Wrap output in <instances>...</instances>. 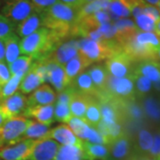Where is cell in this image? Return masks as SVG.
<instances>
[{
  "mask_svg": "<svg viewBox=\"0 0 160 160\" xmlns=\"http://www.w3.org/2000/svg\"><path fill=\"white\" fill-rule=\"evenodd\" d=\"M65 40L56 32L41 27L32 34L21 39V53L32 56L34 60L44 59L51 54Z\"/></svg>",
  "mask_w": 160,
  "mask_h": 160,
  "instance_id": "obj_1",
  "label": "cell"
},
{
  "mask_svg": "<svg viewBox=\"0 0 160 160\" xmlns=\"http://www.w3.org/2000/svg\"><path fill=\"white\" fill-rule=\"evenodd\" d=\"M159 48L160 40L154 32L140 30L122 46L123 52L135 63L149 60L158 61Z\"/></svg>",
  "mask_w": 160,
  "mask_h": 160,
  "instance_id": "obj_2",
  "label": "cell"
},
{
  "mask_svg": "<svg viewBox=\"0 0 160 160\" xmlns=\"http://www.w3.org/2000/svg\"><path fill=\"white\" fill-rule=\"evenodd\" d=\"M78 10L57 2L41 12L43 27L56 32L67 39L70 38V30L77 22Z\"/></svg>",
  "mask_w": 160,
  "mask_h": 160,
  "instance_id": "obj_3",
  "label": "cell"
},
{
  "mask_svg": "<svg viewBox=\"0 0 160 160\" xmlns=\"http://www.w3.org/2000/svg\"><path fill=\"white\" fill-rule=\"evenodd\" d=\"M123 50L117 41H94L82 38L78 40V51L92 62L106 61Z\"/></svg>",
  "mask_w": 160,
  "mask_h": 160,
  "instance_id": "obj_4",
  "label": "cell"
},
{
  "mask_svg": "<svg viewBox=\"0 0 160 160\" xmlns=\"http://www.w3.org/2000/svg\"><path fill=\"white\" fill-rule=\"evenodd\" d=\"M102 92L120 102H129L135 94L133 77L114 78L109 76L105 89Z\"/></svg>",
  "mask_w": 160,
  "mask_h": 160,
  "instance_id": "obj_5",
  "label": "cell"
},
{
  "mask_svg": "<svg viewBox=\"0 0 160 160\" xmlns=\"http://www.w3.org/2000/svg\"><path fill=\"white\" fill-rule=\"evenodd\" d=\"M29 120L24 117H16L6 120L0 132L1 146L12 145L22 141V135L28 127Z\"/></svg>",
  "mask_w": 160,
  "mask_h": 160,
  "instance_id": "obj_6",
  "label": "cell"
},
{
  "mask_svg": "<svg viewBox=\"0 0 160 160\" xmlns=\"http://www.w3.org/2000/svg\"><path fill=\"white\" fill-rule=\"evenodd\" d=\"M135 62L123 50L105 61L104 66L109 76L114 78H130L134 76Z\"/></svg>",
  "mask_w": 160,
  "mask_h": 160,
  "instance_id": "obj_7",
  "label": "cell"
},
{
  "mask_svg": "<svg viewBox=\"0 0 160 160\" xmlns=\"http://www.w3.org/2000/svg\"><path fill=\"white\" fill-rule=\"evenodd\" d=\"M35 12L30 0H4L2 15L17 25Z\"/></svg>",
  "mask_w": 160,
  "mask_h": 160,
  "instance_id": "obj_8",
  "label": "cell"
},
{
  "mask_svg": "<svg viewBox=\"0 0 160 160\" xmlns=\"http://www.w3.org/2000/svg\"><path fill=\"white\" fill-rule=\"evenodd\" d=\"M37 140H22L0 148V160H29Z\"/></svg>",
  "mask_w": 160,
  "mask_h": 160,
  "instance_id": "obj_9",
  "label": "cell"
},
{
  "mask_svg": "<svg viewBox=\"0 0 160 160\" xmlns=\"http://www.w3.org/2000/svg\"><path fill=\"white\" fill-rule=\"evenodd\" d=\"M0 109L7 119L23 117L28 109V99L21 92H15L10 97L0 102Z\"/></svg>",
  "mask_w": 160,
  "mask_h": 160,
  "instance_id": "obj_10",
  "label": "cell"
},
{
  "mask_svg": "<svg viewBox=\"0 0 160 160\" xmlns=\"http://www.w3.org/2000/svg\"><path fill=\"white\" fill-rule=\"evenodd\" d=\"M61 144L50 138L37 140L29 160H53Z\"/></svg>",
  "mask_w": 160,
  "mask_h": 160,
  "instance_id": "obj_11",
  "label": "cell"
},
{
  "mask_svg": "<svg viewBox=\"0 0 160 160\" xmlns=\"http://www.w3.org/2000/svg\"><path fill=\"white\" fill-rule=\"evenodd\" d=\"M78 40L64 41L47 57L53 62L64 66L78 53Z\"/></svg>",
  "mask_w": 160,
  "mask_h": 160,
  "instance_id": "obj_12",
  "label": "cell"
},
{
  "mask_svg": "<svg viewBox=\"0 0 160 160\" xmlns=\"http://www.w3.org/2000/svg\"><path fill=\"white\" fill-rule=\"evenodd\" d=\"M43 60L45 61L48 69L47 82H49L58 92L63 91L65 88H67L69 86L64 67L52 62L47 58H44Z\"/></svg>",
  "mask_w": 160,
  "mask_h": 160,
  "instance_id": "obj_13",
  "label": "cell"
},
{
  "mask_svg": "<svg viewBox=\"0 0 160 160\" xmlns=\"http://www.w3.org/2000/svg\"><path fill=\"white\" fill-rule=\"evenodd\" d=\"M46 138L52 139L62 145H71L81 149L83 146V141L77 137L67 125H61L53 129H50Z\"/></svg>",
  "mask_w": 160,
  "mask_h": 160,
  "instance_id": "obj_14",
  "label": "cell"
},
{
  "mask_svg": "<svg viewBox=\"0 0 160 160\" xmlns=\"http://www.w3.org/2000/svg\"><path fill=\"white\" fill-rule=\"evenodd\" d=\"M107 147L109 160H129L132 157L130 139L125 134L111 142Z\"/></svg>",
  "mask_w": 160,
  "mask_h": 160,
  "instance_id": "obj_15",
  "label": "cell"
},
{
  "mask_svg": "<svg viewBox=\"0 0 160 160\" xmlns=\"http://www.w3.org/2000/svg\"><path fill=\"white\" fill-rule=\"evenodd\" d=\"M28 99V108L34 106L52 105L56 101V93L49 85L44 84L38 87Z\"/></svg>",
  "mask_w": 160,
  "mask_h": 160,
  "instance_id": "obj_16",
  "label": "cell"
},
{
  "mask_svg": "<svg viewBox=\"0 0 160 160\" xmlns=\"http://www.w3.org/2000/svg\"><path fill=\"white\" fill-rule=\"evenodd\" d=\"M92 62L90 60L83 55L81 52H78V53L72 58L70 61L66 63L63 67L65 69V73L67 76V79L69 81V84L70 85L72 81L82 72L85 71L86 68L91 66Z\"/></svg>",
  "mask_w": 160,
  "mask_h": 160,
  "instance_id": "obj_17",
  "label": "cell"
},
{
  "mask_svg": "<svg viewBox=\"0 0 160 160\" xmlns=\"http://www.w3.org/2000/svg\"><path fill=\"white\" fill-rule=\"evenodd\" d=\"M24 118H33L41 124L50 126L54 122V106L44 105V106H34L26 109Z\"/></svg>",
  "mask_w": 160,
  "mask_h": 160,
  "instance_id": "obj_18",
  "label": "cell"
},
{
  "mask_svg": "<svg viewBox=\"0 0 160 160\" xmlns=\"http://www.w3.org/2000/svg\"><path fill=\"white\" fill-rule=\"evenodd\" d=\"M43 27V22L41 13L33 12L29 17H27L22 22L16 25L15 28V34L19 38H23L28 37L29 35L32 34L36 30Z\"/></svg>",
  "mask_w": 160,
  "mask_h": 160,
  "instance_id": "obj_19",
  "label": "cell"
},
{
  "mask_svg": "<svg viewBox=\"0 0 160 160\" xmlns=\"http://www.w3.org/2000/svg\"><path fill=\"white\" fill-rule=\"evenodd\" d=\"M134 75L143 76L155 83L160 79V62L157 60L137 62L134 69Z\"/></svg>",
  "mask_w": 160,
  "mask_h": 160,
  "instance_id": "obj_20",
  "label": "cell"
},
{
  "mask_svg": "<svg viewBox=\"0 0 160 160\" xmlns=\"http://www.w3.org/2000/svg\"><path fill=\"white\" fill-rule=\"evenodd\" d=\"M92 97H93V96L86 95V94L81 93V92H78L74 90V92L71 96L69 104L71 116L84 119L86 108H87Z\"/></svg>",
  "mask_w": 160,
  "mask_h": 160,
  "instance_id": "obj_21",
  "label": "cell"
},
{
  "mask_svg": "<svg viewBox=\"0 0 160 160\" xmlns=\"http://www.w3.org/2000/svg\"><path fill=\"white\" fill-rule=\"evenodd\" d=\"M69 86L72 87L75 91L90 96L96 97L99 93L87 71H84L78 75Z\"/></svg>",
  "mask_w": 160,
  "mask_h": 160,
  "instance_id": "obj_22",
  "label": "cell"
},
{
  "mask_svg": "<svg viewBox=\"0 0 160 160\" xmlns=\"http://www.w3.org/2000/svg\"><path fill=\"white\" fill-rule=\"evenodd\" d=\"M82 150L85 160H109V149L106 145L83 141Z\"/></svg>",
  "mask_w": 160,
  "mask_h": 160,
  "instance_id": "obj_23",
  "label": "cell"
},
{
  "mask_svg": "<svg viewBox=\"0 0 160 160\" xmlns=\"http://www.w3.org/2000/svg\"><path fill=\"white\" fill-rule=\"evenodd\" d=\"M2 40L5 45V62L7 65H10L21 54V39L14 32Z\"/></svg>",
  "mask_w": 160,
  "mask_h": 160,
  "instance_id": "obj_24",
  "label": "cell"
},
{
  "mask_svg": "<svg viewBox=\"0 0 160 160\" xmlns=\"http://www.w3.org/2000/svg\"><path fill=\"white\" fill-rule=\"evenodd\" d=\"M88 74L99 92L104 91L109 75L103 64H94L88 69Z\"/></svg>",
  "mask_w": 160,
  "mask_h": 160,
  "instance_id": "obj_25",
  "label": "cell"
},
{
  "mask_svg": "<svg viewBox=\"0 0 160 160\" xmlns=\"http://www.w3.org/2000/svg\"><path fill=\"white\" fill-rule=\"evenodd\" d=\"M42 84H44V82L40 78L39 76L37 74L34 69L30 68L29 71L23 76L19 86V90L23 94H28L35 91Z\"/></svg>",
  "mask_w": 160,
  "mask_h": 160,
  "instance_id": "obj_26",
  "label": "cell"
},
{
  "mask_svg": "<svg viewBox=\"0 0 160 160\" xmlns=\"http://www.w3.org/2000/svg\"><path fill=\"white\" fill-rule=\"evenodd\" d=\"M50 126L35 120H29L28 127L22 135V140H40L47 137Z\"/></svg>",
  "mask_w": 160,
  "mask_h": 160,
  "instance_id": "obj_27",
  "label": "cell"
},
{
  "mask_svg": "<svg viewBox=\"0 0 160 160\" xmlns=\"http://www.w3.org/2000/svg\"><path fill=\"white\" fill-rule=\"evenodd\" d=\"M84 120L86 124L92 128H96L98 124L102 120V115H101V109H100V103L98 99L95 96L91 98L89 104L86 108V114Z\"/></svg>",
  "mask_w": 160,
  "mask_h": 160,
  "instance_id": "obj_28",
  "label": "cell"
},
{
  "mask_svg": "<svg viewBox=\"0 0 160 160\" xmlns=\"http://www.w3.org/2000/svg\"><path fill=\"white\" fill-rule=\"evenodd\" d=\"M68 125L69 128L71 129V131L75 133V135L84 142H87L93 129L86 124L85 120L78 118H75V117H72L69 119Z\"/></svg>",
  "mask_w": 160,
  "mask_h": 160,
  "instance_id": "obj_29",
  "label": "cell"
},
{
  "mask_svg": "<svg viewBox=\"0 0 160 160\" xmlns=\"http://www.w3.org/2000/svg\"><path fill=\"white\" fill-rule=\"evenodd\" d=\"M53 160H85L81 148L71 145H61Z\"/></svg>",
  "mask_w": 160,
  "mask_h": 160,
  "instance_id": "obj_30",
  "label": "cell"
},
{
  "mask_svg": "<svg viewBox=\"0 0 160 160\" xmlns=\"http://www.w3.org/2000/svg\"><path fill=\"white\" fill-rule=\"evenodd\" d=\"M108 12L110 18L113 17L116 21L131 16V9L126 0H112Z\"/></svg>",
  "mask_w": 160,
  "mask_h": 160,
  "instance_id": "obj_31",
  "label": "cell"
},
{
  "mask_svg": "<svg viewBox=\"0 0 160 160\" xmlns=\"http://www.w3.org/2000/svg\"><path fill=\"white\" fill-rule=\"evenodd\" d=\"M34 62V58L29 55H20L19 57L8 65L11 75L22 74L25 75L29 71Z\"/></svg>",
  "mask_w": 160,
  "mask_h": 160,
  "instance_id": "obj_32",
  "label": "cell"
},
{
  "mask_svg": "<svg viewBox=\"0 0 160 160\" xmlns=\"http://www.w3.org/2000/svg\"><path fill=\"white\" fill-rule=\"evenodd\" d=\"M153 144V135L146 129H142L138 133L137 156H148Z\"/></svg>",
  "mask_w": 160,
  "mask_h": 160,
  "instance_id": "obj_33",
  "label": "cell"
},
{
  "mask_svg": "<svg viewBox=\"0 0 160 160\" xmlns=\"http://www.w3.org/2000/svg\"><path fill=\"white\" fill-rule=\"evenodd\" d=\"M23 76L24 75L22 74L12 75L10 79L0 89V102L6 100V98L10 97L16 92V90L19 88L20 83L22 79Z\"/></svg>",
  "mask_w": 160,
  "mask_h": 160,
  "instance_id": "obj_34",
  "label": "cell"
},
{
  "mask_svg": "<svg viewBox=\"0 0 160 160\" xmlns=\"http://www.w3.org/2000/svg\"><path fill=\"white\" fill-rule=\"evenodd\" d=\"M135 25L140 31L143 32H154L156 29V21L149 15L142 13L134 18Z\"/></svg>",
  "mask_w": 160,
  "mask_h": 160,
  "instance_id": "obj_35",
  "label": "cell"
},
{
  "mask_svg": "<svg viewBox=\"0 0 160 160\" xmlns=\"http://www.w3.org/2000/svg\"><path fill=\"white\" fill-rule=\"evenodd\" d=\"M72 118L68 104L56 102L54 105V121L68 124L69 119Z\"/></svg>",
  "mask_w": 160,
  "mask_h": 160,
  "instance_id": "obj_36",
  "label": "cell"
},
{
  "mask_svg": "<svg viewBox=\"0 0 160 160\" xmlns=\"http://www.w3.org/2000/svg\"><path fill=\"white\" fill-rule=\"evenodd\" d=\"M144 108L146 114L149 116L151 119L158 121L160 120V106L157 101L153 98L146 99L144 102Z\"/></svg>",
  "mask_w": 160,
  "mask_h": 160,
  "instance_id": "obj_37",
  "label": "cell"
},
{
  "mask_svg": "<svg viewBox=\"0 0 160 160\" xmlns=\"http://www.w3.org/2000/svg\"><path fill=\"white\" fill-rule=\"evenodd\" d=\"M133 80H134L135 90L139 94H145L151 89L152 82L147 78L141 75H134Z\"/></svg>",
  "mask_w": 160,
  "mask_h": 160,
  "instance_id": "obj_38",
  "label": "cell"
},
{
  "mask_svg": "<svg viewBox=\"0 0 160 160\" xmlns=\"http://www.w3.org/2000/svg\"><path fill=\"white\" fill-rule=\"evenodd\" d=\"M16 25L10 22L4 15L0 14V39H4L15 32Z\"/></svg>",
  "mask_w": 160,
  "mask_h": 160,
  "instance_id": "obj_39",
  "label": "cell"
},
{
  "mask_svg": "<svg viewBox=\"0 0 160 160\" xmlns=\"http://www.w3.org/2000/svg\"><path fill=\"white\" fill-rule=\"evenodd\" d=\"M30 2L34 7L35 12L41 13L50 6L59 2V0H30Z\"/></svg>",
  "mask_w": 160,
  "mask_h": 160,
  "instance_id": "obj_40",
  "label": "cell"
},
{
  "mask_svg": "<svg viewBox=\"0 0 160 160\" xmlns=\"http://www.w3.org/2000/svg\"><path fill=\"white\" fill-rule=\"evenodd\" d=\"M11 72L6 62H0V89L11 78Z\"/></svg>",
  "mask_w": 160,
  "mask_h": 160,
  "instance_id": "obj_41",
  "label": "cell"
},
{
  "mask_svg": "<svg viewBox=\"0 0 160 160\" xmlns=\"http://www.w3.org/2000/svg\"><path fill=\"white\" fill-rule=\"evenodd\" d=\"M160 151V131L158 132L154 136H153V144L152 147L149 150V157L157 160V158L159 154Z\"/></svg>",
  "mask_w": 160,
  "mask_h": 160,
  "instance_id": "obj_42",
  "label": "cell"
},
{
  "mask_svg": "<svg viewBox=\"0 0 160 160\" xmlns=\"http://www.w3.org/2000/svg\"><path fill=\"white\" fill-rule=\"evenodd\" d=\"M142 13H145L147 15H149L151 18H153L156 22H158L160 20V12L159 10L154 6H151V5H149L147 3L144 4L143 6V10Z\"/></svg>",
  "mask_w": 160,
  "mask_h": 160,
  "instance_id": "obj_43",
  "label": "cell"
},
{
  "mask_svg": "<svg viewBox=\"0 0 160 160\" xmlns=\"http://www.w3.org/2000/svg\"><path fill=\"white\" fill-rule=\"evenodd\" d=\"M126 111L128 112L129 116L133 119L138 120L142 118V110L136 104L128 105V102L126 103Z\"/></svg>",
  "mask_w": 160,
  "mask_h": 160,
  "instance_id": "obj_44",
  "label": "cell"
},
{
  "mask_svg": "<svg viewBox=\"0 0 160 160\" xmlns=\"http://www.w3.org/2000/svg\"><path fill=\"white\" fill-rule=\"evenodd\" d=\"M59 2L70 6V7L76 8V9H79L82 6V1L81 0H59Z\"/></svg>",
  "mask_w": 160,
  "mask_h": 160,
  "instance_id": "obj_45",
  "label": "cell"
},
{
  "mask_svg": "<svg viewBox=\"0 0 160 160\" xmlns=\"http://www.w3.org/2000/svg\"><path fill=\"white\" fill-rule=\"evenodd\" d=\"M0 62H5V45L2 39H0Z\"/></svg>",
  "mask_w": 160,
  "mask_h": 160,
  "instance_id": "obj_46",
  "label": "cell"
},
{
  "mask_svg": "<svg viewBox=\"0 0 160 160\" xmlns=\"http://www.w3.org/2000/svg\"><path fill=\"white\" fill-rule=\"evenodd\" d=\"M6 120H7L6 117L5 116V114L3 113V111L1 110V109H0V132H1L2 126H4V124L6 123ZM1 147H2V146H1V141H0V148H1Z\"/></svg>",
  "mask_w": 160,
  "mask_h": 160,
  "instance_id": "obj_47",
  "label": "cell"
},
{
  "mask_svg": "<svg viewBox=\"0 0 160 160\" xmlns=\"http://www.w3.org/2000/svg\"><path fill=\"white\" fill-rule=\"evenodd\" d=\"M142 1L147 3V4H149V5H151V6H158V4H159L160 0H142Z\"/></svg>",
  "mask_w": 160,
  "mask_h": 160,
  "instance_id": "obj_48",
  "label": "cell"
},
{
  "mask_svg": "<svg viewBox=\"0 0 160 160\" xmlns=\"http://www.w3.org/2000/svg\"><path fill=\"white\" fill-rule=\"evenodd\" d=\"M154 33L158 37V38L160 40V20L156 24V29H155Z\"/></svg>",
  "mask_w": 160,
  "mask_h": 160,
  "instance_id": "obj_49",
  "label": "cell"
},
{
  "mask_svg": "<svg viewBox=\"0 0 160 160\" xmlns=\"http://www.w3.org/2000/svg\"><path fill=\"white\" fill-rule=\"evenodd\" d=\"M154 86H155V88H156L157 90L160 91V79L158 80V81H157V82H155Z\"/></svg>",
  "mask_w": 160,
  "mask_h": 160,
  "instance_id": "obj_50",
  "label": "cell"
},
{
  "mask_svg": "<svg viewBox=\"0 0 160 160\" xmlns=\"http://www.w3.org/2000/svg\"><path fill=\"white\" fill-rule=\"evenodd\" d=\"M82 1V6H84L85 4H87V3H90L92 1H94V0H81Z\"/></svg>",
  "mask_w": 160,
  "mask_h": 160,
  "instance_id": "obj_51",
  "label": "cell"
},
{
  "mask_svg": "<svg viewBox=\"0 0 160 160\" xmlns=\"http://www.w3.org/2000/svg\"><path fill=\"white\" fill-rule=\"evenodd\" d=\"M158 60H160V48L158 52Z\"/></svg>",
  "mask_w": 160,
  "mask_h": 160,
  "instance_id": "obj_52",
  "label": "cell"
},
{
  "mask_svg": "<svg viewBox=\"0 0 160 160\" xmlns=\"http://www.w3.org/2000/svg\"><path fill=\"white\" fill-rule=\"evenodd\" d=\"M157 160H160V151H159V154L158 156V158H157Z\"/></svg>",
  "mask_w": 160,
  "mask_h": 160,
  "instance_id": "obj_53",
  "label": "cell"
},
{
  "mask_svg": "<svg viewBox=\"0 0 160 160\" xmlns=\"http://www.w3.org/2000/svg\"><path fill=\"white\" fill-rule=\"evenodd\" d=\"M1 3H2V0H0V6H1Z\"/></svg>",
  "mask_w": 160,
  "mask_h": 160,
  "instance_id": "obj_54",
  "label": "cell"
}]
</instances>
